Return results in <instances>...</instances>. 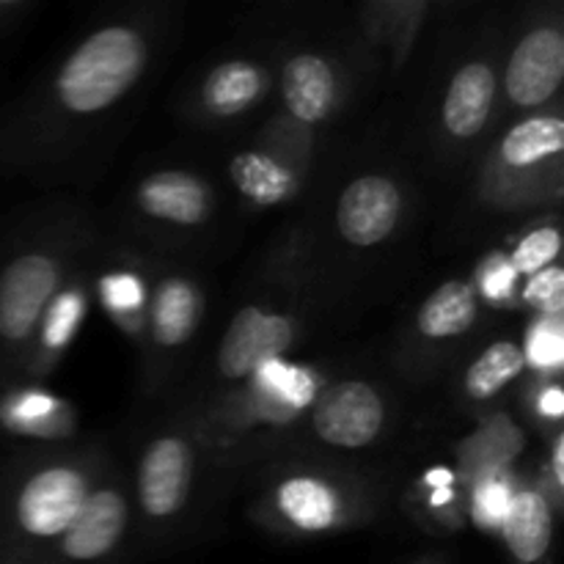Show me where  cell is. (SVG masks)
Returning <instances> with one entry per match:
<instances>
[{
  "instance_id": "cell-7",
  "label": "cell",
  "mask_w": 564,
  "mask_h": 564,
  "mask_svg": "<svg viewBox=\"0 0 564 564\" xmlns=\"http://www.w3.org/2000/svg\"><path fill=\"white\" fill-rule=\"evenodd\" d=\"M402 196L386 176H361L345 187L336 207L341 237L352 246H375L394 231Z\"/></svg>"
},
{
  "instance_id": "cell-17",
  "label": "cell",
  "mask_w": 564,
  "mask_h": 564,
  "mask_svg": "<svg viewBox=\"0 0 564 564\" xmlns=\"http://www.w3.org/2000/svg\"><path fill=\"white\" fill-rule=\"evenodd\" d=\"M523 364H527V356L512 341H499V345L488 347L468 369V394L477 397V400H488V397L499 394L507 383H512L523 372Z\"/></svg>"
},
{
  "instance_id": "cell-18",
  "label": "cell",
  "mask_w": 564,
  "mask_h": 564,
  "mask_svg": "<svg viewBox=\"0 0 564 564\" xmlns=\"http://www.w3.org/2000/svg\"><path fill=\"white\" fill-rule=\"evenodd\" d=\"M262 91V75L251 64H224L207 77L204 97L218 113H237Z\"/></svg>"
},
{
  "instance_id": "cell-11",
  "label": "cell",
  "mask_w": 564,
  "mask_h": 564,
  "mask_svg": "<svg viewBox=\"0 0 564 564\" xmlns=\"http://www.w3.org/2000/svg\"><path fill=\"white\" fill-rule=\"evenodd\" d=\"M496 99V75L488 64H466L449 83L444 124L455 138H474L488 121Z\"/></svg>"
},
{
  "instance_id": "cell-9",
  "label": "cell",
  "mask_w": 564,
  "mask_h": 564,
  "mask_svg": "<svg viewBox=\"0 0 564 564\" xmlns=\"http://www.w3.org/2000/svg\"><path fill=\"white\" fill-rule=\"evenodd\" d=\"M127 523V505L116 490L88 496L72 527L64 532V554L77 562H91L119 543Z\"/></svg>"
},
{
  "instance_id": "cell-6",
  "label": "cell",
  "mask_w": 564,
  "mask_h": 564,
  "mask_svg": "<svg viewBox=\"0 0 564 564\" xmlns=\"http://www.w3.org/2000/svg\"><path fill=\"white\" fill-rule=\"evenodd\" d=\"M564 77V36L554 28L527 33L507 64V94L516 105H543Z\"/></svg>"
},
{
  "instance_id": "cell-19",
  "label": "cell",
  "mask_w": 564,
  "mask_h": 564,
  "mask_svg": "<svg viewBox=\"0 0 564 564\" xmlns=\"http://www.w3.org/2000/svg\"><path fill=\"white\" fill-rule=\"evenodd\" d=\"M231 180L259 204H275L290 193V174L264 154L242 152L231 160Z\"/></svg>"
},
{
  "instance_id": "cell-25",
  "label": "cell",
  "mask_w": 564,
  "mask_h": 564,
  "mask_svg": "<svg viewBox=\"0 0 564 564\" xmlns=\"http://www.w3.org/2000/svg\"><path fill=\"white\" fill-rule=\"evenodd\" d=\"M543 411L549 413V416H562L564 411V397L560 389H551L549 394L543 397Z\"/></svg>"
},
{
  "instance_id": "cell-21",
  "label": "cell",
  "mask_w": 564,
  "mask_h": 564,
  "mask_svg": "<svg viewBox=\"0 0 564 564\" xmlns=\"http://www.w3.org/2000/svg\"><path fill=\"white\" fill-rule=\"evenodd\" d=\"M560 231L556 229H538L516 248V257H512V264L521 273H540V270L551 268L556 257H560Z\"/></svg>"
},
{
  "instance_id": "cell-23",
  "label": "cell",
  "mask_w": 564,
  "mask_h": 564,
  "mask_svg": "<svg viewBox=\"0 0 564 564\" xmlns=\"http://www.w3.org/2000/svg\"><path fill=\"white\" fill-rule=\"evenodd\" d=\"M507 505H510V499H507V494L501 488H488L482 494V499H479L485 521H501V518H505Z\"/></svg>"
},
{
  "instance_id": "cell-12",
  "label": "cell",
  "mask_w": 564,
  "mask_h": 564,
  "mask_svg": "<svg viewBox=\"0 0 564 564\" xmlns=\"http://www.w3.org/2000/svg\"><path fill=\"white\" fill-rule=\"evenodd\" d=\"M501 532L518 562L532 564L543 560L551 545V534H554V518L543 496L532 490L516 496L501 518Z\"/></svg>"
},
{
  "instance_id": "cell-2",
  "label": "cell",
  "mask_w": 564,
  "mask_h": 564,
  "mask_svg": "<svg viewBox=\"0 0 564 564\" xmlns=\"http://www.w3.org/2000/svg\"><path fill=\"white\" fill-rule=\"evenodd\" d=\"M58 290V264L44 253H22L0 270V339H28Z\"/></svg>"
},
{
  "instance_id": "cell-22",
  "label": "cell",
  "mask_w": 564,
  "mask_h": 564,
  "mask_svg": "<svg viewBox=\"0 0 564 564\" xmlns=\"http://www.w3.org/2000/svg\"><path fill=\"white\" fill-rule=\"evenodd\" d=\"M527 297L534 306L545 308V312H560L564 303V275L556 264L540 270L532 275L527 286Z\"/></svg>"
},
{
  "instance_id": "cell-1",
  "label": "cell",
  "mask_w": 564,
  "mask_h": 564,
  "mask_svg": "<svg viewBox=\"0 0 564 564\" xmlns=\"http://www.w3.org/2000/svg\"><path fill=\"white\" fill-rule=\"evenodd\" d=\"M147 61L143 39L132 28L110 25L88 36L55 80L61 105L72 113H97L138 80Z\"/></svg>"
},
{
  "instance_id": "cell-20",
  "label": "cell",
  "mask_w": 564,
  "mask_h": 564,
  "mask_svg": "<svg viewBox=\"0 0 564 564\" xmlns=\"http://www.w3.org/2000/svg\"><path fill=\"white\" fill-rule=\"evenodd\" d=\"M281 510L301 529H325L334 521V496L323 482L292 479L279 494Z\"/></svg>"
},
{
  "instance_id": "cell-5",
  "label": "cell",
  "mask_w": 564,
  "mask_h": 564,
  "mask_svg": "<svg viewBox=\"0 0 564 564\" xmlns=\"http://www.w3.org/2000/svg\"><path fill=\"white\" fill-rule=\"evenodd\" d=\"M292 323L281 314H268L257 306H246L235 314L224 341L218 367L226 378L240 380L279 358L292 345Z\"/></svg>"
},
{
  "instance_id": "cell-24",
  "label": "cell",
  "mask_w": 564,
  "mask_h": 564,
  "mask_svg": "<svg viewBox=\"0 0 564 564\" xmlns=\"http://www.w3.org/2000/svg\"><path fill=\"white\" fill-rule=\"evenodd\" d=\"M534 358H538V361H560V339L554 336L549 345V334H543V341L534 347Z\"/></svg>"
},
{
  "instance_id": "cell-4",
  "label": "cell",
  "mask_w": 564,
  "mask_h": 564,
  "mask_svg": "<svg viewBox=\"0 0 564 564\" xmlns=\"http://www.w3.org/2000/svg\"><path fill=\"white\" fill-rule=\"evenodd\" d=\"M386 408L378 391L361 380L336 383L314 402V430L319 438L341 449H361L383 430Z\"/></svg>"
},
{
  "instance_id": "cell-8",
  "label": "cell",
  "mask_w": 564,
  "mask_h": 564,
  "mask_svg": "<svg viewBox=\"0 0 564 564\" xmlns=\"http://www.w3.org/2000/svg\"><path fill=\"white\" fill-rule=\"evenodd\" d=\"M193 477V452L180 438H160L147 449L138 471L141 507L152 518H169L185 505Z\"/></svg>"
},
{
  "instance_id": "cell-10",
  "label": "cell",
  "mask_w": 564,
  "mask_h": 564,
  "mask_svg": "<svg viewBox=\"0 0 564 564\" xmlns=\"http://www.w3.org/2000/svg\"><path fill=\"white\" fill-rule=\"evenodd\" d=\"M138 207L152 218L193 226L207 218L209 196L207 187L196 176L182 174V171H163L141 182Z\"/></svg>"
},
{
  "instance_id": "cell-26",
  "label": "cell",
  "mask_w": 564,
  "mask_h": 564,
  "mask_svg": "<svg viewBox=\"0 0 564 564\" xmlns=\"http://www.w3.org/2000/svg\"><path fill=\"white\" fill-rule=\"evenodd\" d=\"M554 471H556V479L564 482V438L556 441L554 446Z\"/></svg>"
},
{
  "instance_id": "cell-13",
  "label": "cell",
  "mask_w": 564,
  "mask_h": 564,
  "mask_svg": "<svg viewBox=\"0 0 564 564\" xmlns=\"http://www.w3.org/2000/svg\"><path fill=\"white\" fill-rule=\"evenodd\" d=\"M334 72L319 55H297L284 69V99L301 121H323L334 102Z\"/></svg>"
},
{
  "instance_id": "cell-16",
  "label": "cell",
  "mask_w": 564,
  "mask_h": 564,
  "mask_svg": "<svg viewBox=\"0 0 564 564\" xmlns=\"http://www.w3.org/2000/svg\"><path fill=\"white\" fill-rule=\"evenodd\" d=\"M564 147V124L554 116H538L518 124L501 143V154L510 165H532L560 154Z\"/></svg>"
},
{
  "instance_id": "cell-3",
  "label": "cell",
  "mask_w": 564,
  "mask_h": 564,
  "mask_svg": "<svg viewBox=\"0 0 564 564\" xmlns=\"http://www.w3.org/2000/svg\"><path fill=\"white\" fill-rule=\"evenodd\" d=\"M86 499L88 490L80 471L69 466L42 468L17 494L14 518L31 538H55L72 527Z\"/></svg>"
},
{
  "instance_id": "cell-14",
  "label": "cell",
  "mask_w": 564,
  "mask_h": 564,
  "mask_svg": "<svg viewBox=\"0 0 564 564\" xmlns=\"http://www.w3.org/2000/svg\"><path fill=\"white\" fill-rule=\"evenodd\" d=\"M198 319V295L191 281L169 279L160 284L152 308V334L158 345L180 347L193 336Z\"/></svg>"
},
{
  "instance_id": "cell-15",
  "label": "cell",
  "mask_w": 564,
  "mask_h": 564,
  "mask_svg": "<svg viewBox=\"0 0 564 564\" xmlns=\"http://www.w3.org/2000/svg\"><path fill=\"white\" fill-rule=\"evenodd\" d=\"M477 319V295L463 281L438 286L419 312V330L430 339H449L468 330Z\"/></svg>"
}]
</instances>
